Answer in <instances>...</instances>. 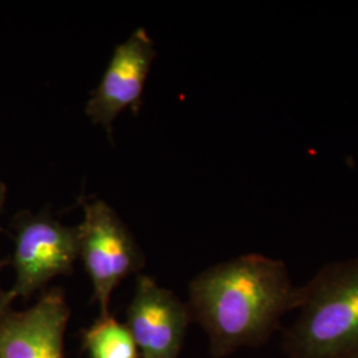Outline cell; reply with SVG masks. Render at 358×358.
I'll return each instance as SVG.
<instances>
[{
  "instance_id": "cell-6",
  "label": "cell",
  "mask_w": 358,
  "mask_h": 358,
  "mask_svg": "<svg viewBox=\"0 0 358 358\" xmlns=\"http://www.w3.org/2000/svg\"><path fill=\"white\" fill-rule=\"evenodd\" d=\"M190 320L189 306L153 278L138 275L128 327L143 358H178Z\"/></svg>"
},
{
  "instance_id": "cell-11",
  "label": "cell",
  "mask_w": 358,
  "mask_h": 358,
  "mask_svg": "<svg viewBox=\"0 0 358 358\" xmlns=\"http://www.w3.org/2000/svg\"><path fill=\"white\" fill-rule=\"evenodd\" d=\"M352 358H358V353H357V355H356V356H355V357H352Z\"/></svg>"
},
{
  "instance_id": "cell-5",
  "label": "cell",
  "mask_w": 358,
  "mask_h": 358,
  "mask_svg": "<svg viewBox=\"0 0 358 358\" xmlns=\"http://www.w3.org/2000/svg\"><path fill=\"white\" fill-rule=\"evenodd\" d=\"M155 45L145 28H138L118 44L105 68L99 85L90 94L85 115L113 133L115 117L129 108L136 115L142 105V93L155 59Z\"/></svg>"
},
{
  "instance_id": "cell-4",
  "label": "cell",
  "mask_w": 358,
  "mask_h": 358,
  "mask_svg": "<svg viewBox=\"0 0 358 358\" xmlns=\"http://www.w3.org/2000/svg\"><path fill=\"white\" fill-rule=\"evenodd\" d=\"M15 282L11 294L29 297L56 276L71 273L78 257L77 227H68L47 213L23 211L13 219Z\"/></svg>"
},
{
  "instance_id": "cell-7",
  "label": "cell",
  "mask_w": 358,
  "mask_h": 358,
  "mask_svg": "<svg viewBox=\"0 0 358 358\" xmlns=\"http://www.w3.org/2000/svg\"><path fill=\"white\" fill-rule=\"evenodd\" d=\"M71 310L62 288L41 294L22 312L0 322V358H64V334Z\"/></svg>"
},
{
  "instance_id": "cell-2",
  "label": "cell",
  "mask_w": 358,
  "mask_h": 358,
  "mask_svg": "<svg viewBox=\"0 0 358 358\" xmlns=\"http://www.w3.org/2000/svg\"><path fill=\"white\" fill-rule=\"evenodd\" d=\"M297 319L284 337L289 358H352L358 353V257L334 262L297 287Z\"/></svg>"
},
{
  "instance_id": "cell-10",
  "label": "cell",
  "mask_w": 358,
  "mask_h": 358,
  "mask_svg": "<svg viewBox=\"0 0 358 358\" xmlns=\"http://www.w3.org/2000/svg\"><path fill=\"white\" fill-rule=\"evenodd\" d=\"M6 195H7V186L3 182H0V211L3 210V206L6 202Z\"/></svg>"
},
{
  "instance_id": "cell-8",
  "label": "cell",
  "mask_w": 358,
  "mask_h": 358,
  "mask_svg": "<svg viewBox=\"0 0 358 358\" xmlns=\"http://www.w3.org/2000/svg\"><path fill=\"white\" fill-rule=\"evenodd\" d=\"M90 358H138L140 352L127 324L109 313L100 316L83 337Z\"/></svg>"
},
{
  "instance_id": "cell-1",
  "label": "cell",
  "mask_w": 358,
  "mask_h": 358,
  "mask_svg": "<svg viewBox=\"0 0 358 358\" xmlns=\"http://www.w3.org/2000/svg\"><path fill=\"white\" fill-rule=\"evenodd\" d=\"M297 300L282 260L248 254L215 264L190 282V313L214 357L263 343Z\"/></svg>"
},
{
  "instance_id": "cell-9",
  "label": "cell",
  "mask_w": 358,
  "mask_h": 358,
  "mask_svg": "<svg viewBox=\"0 0 358 358\" xmlns=\"http://www.w3.org/2000/svg\"><path fill=\"white\" fill-rule=\"evenodd\" d=\"M7 264V260L0 259V271ZM15 300V296L11 294V291H4L1 284H0V322L4 320V317L11 312V304Z\"/></svg>"
},
{
  "instance_id": "cell-3",
  "label": "cell",
  "mask_w": 358,
  "mask_h": 358,
  "mask_svg": "<svg viewBox=\"0 0 358 358\" xmlns=\"http://www.w3.org/2000/svg\"><path fill=\"white\" fill-rule=\"evenodd\" d=\"M84 219L77 226L78 257L93 285L100 316L109 315L115 287L143 266V256L128 227L103 199L83 202Z\"/></svg>"
}]
</instances>
